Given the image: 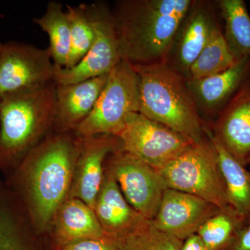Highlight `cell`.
<instances>
[{
    "instance_id": "11",
    "label": "cell",
    "mask_w": 250,
    "mask_h": 250,
    "mask_svg": "<svg viewBox=\"0 0 250 250\" xmlns=\"http://www.w3.org/2000/svg\"><path fill=\"white\" fill-rule=\"evenodd\" d=\"M77 138L78 154L69 197L80 199L93 209L103 184L106 159L122 149L121 142L113 135Z\"/></svg>"
},
{
    "instance_id": "2",
    "label": "cell",
    "mask_w": 250,
    "mask_h": 250,
    "mask_svg": "<svg viewBox=\"0 0 250 250\" xmlns=\"http://www.w3.org/2000/svg\"><path fill=\"white\" fill-rule=\"evenodd\" d=\"M194 0H121L111 10L122 57L131 65L166 63Z\"/></svg>"
},
{
    "instance_id": "21",
    "label": "cell",
    "mask_w": 250,
    "mask_h": 250,
    "mask_svg": "<svg viewBox=\"0 0 250 250\" xmlns=\"http://www.w3.org/2000/svg\"><path fill=\"white\" fill-rule=\"evenodd\" d=\"M34 23L47 33L49 39L48 49L54 65L66 67L71 45L70 23L66 11L58 1H49L45 14L34 18Z\"/></svg>"
},
{
    "instance_id": "10",
    "label": "cell",
    "mask_w": 250,
    "mask_h": 250,
    "mask_svg": "<svg viewBox=\"0 0 250 250\" xmlns=\"http://www.w3.org/2000/svg\"><path fill=\"white\" fill-rule=\"evenodd\" d=\"M54 71L48 49L6 42L0 54V97L54 82Z\"/></svg>"
},
{
    "instance_id": "6",
    "label": "cell",
    "mask_w": 250,
    "mask_h": 250,
    "mask_svg": "<svg viewBox=\"0 0 250 250\" xmlns=\"http://www.w3.org/2000/svg\"><path fill=\"white\" fill-rule=\"evenodd\" d=\"M139 112V81L132 65L122 59L108 74L107 82L89 116L74 131L77 137L118 136L131 113Z\"/></svg>"
},
{
    "instance_id": "17",
    "label": "cell",
    "mask_w": 250,
    "mask_h": 250,
    "mask_svg": "<svg viewBox=\"0 0 250 250\" xmlns=\"http://www.w3.org/2000/svg\"><path fill=\"white\" fill-rule=\"evenodd\" d=\"M250 76V56H247L225 71L199 80H187V84L201 115L214 117Z\"/></svg>"
},
{
    "instance_id": "24",
    "label": "cell",
    "mask_w": 250,
    "mask_h": 250,
    "mask_svg": "<svg viewBox=\"0 0 250 250\" xmlns=\"http://www.w3.org/2000/svg\"><path fill=\"white\" fill-rule=\"evenodd\" d=\"M246 226L244 220L228 205L207 220L196 234L208 250H225L238 231Z\"/></svg>"
},
{
    "instance_id": "5",
    "label": "cell",
    "mask_w": 250,
    "mask_h": 250,
    "mask_svg": "<svg viewBox=\"0 0 250 250\" xmlns=\"http://www.w3.org/2000/svg\"><path fill=\"white\" fill-rule=\"evenodd\" d=\"M157 172L166 188L200 197L220 208L229 205L215 149L208 138L192 145Z\"/></svg>"
},
{
    "instance_id": "23",
    "label": "cell",
    "mask_w": 250,
    "mask_h": 250,
    "mask_svg": "<svg viewBox=\"0 0 250 250\" xmlns=\"http://www.w3.org/2000/svg\"><path fill=\"white\" fill-rule=\"evenodd\" d=\"M238 60L230 50L220 24H217L205 48L190 67L187 80H199L220 73Z\"/></svg>"
},
{
    "instance_id": "13",
    "label": "cell",
    "mask_w": 250,
    "mask_h": 250,
    "mask_svg": "<svg viewBox=\"0 0 250 250\" xmlns=\"http://www.w3.org/2000/svg\"><path fill=\"white\" fill-rule=\"evenodd\" d=\"M218 24L210 1L194 0L177 31L166 63L187 79L190 67Z\"/></svg>"
},
{
    "instance_id": "25",
    "label": "cell",
    "mask_w": 250,
    "mask_h": 250,
    "mask_svg": "<svg viewBox=\"0 0 250 250\" xmlns=\"http://www.w3.org/2000/svg\"><path fill=\"white\" fill-rule=\"evenodd\" d=\"M66 14L68 18L71 36V45L68 62L65 69L77 65L89 52L95 39L94 28L88 4L77 6H67Z\"/></svg>"
},
{
    "instance_id": "3",
    "label": "cell",
    "mask_w": 250,
    "mask_h": 250,
    "mask_svg": "<svg viewBox=\"0 0 250 250\" xmlns=\"http://www.w3.org/2000/svg\"><path fill=\"white\" fill-rule=\"evenodd\" d=\"M56 88L47 84L0 97V172H11L53 130Z\"/></svg>"
},
{
    "instance_id": "9",
    "label": "cell",
    "mask_w": 250,
    "mask_h": 250,
    "mask_svg": "<svg viewBox=\"0 0 250 250\" xmlns=\"http://www.w3.org/2000/svg\"><path fill=\"white\" fill-rule=\"evenodd\" d=\"M105 167L129 205L147 220H154L166 189L157 170L122 149L108 156Z\"/></svg>"
},
{
    "instance_id": "28",
    "label": "cell",
    "mask_w": 250,
    "mask_h": 250,
    "mask_svg": "<svg viewBox=\"0 0 250 250\" xmlns=\"http://www.w3.org/2000/svg\"><path fill=\"white\" fill-rule=\"evenodd\" d=\"M225 250H250V225L239 230Z\"/></svg>"
},
{
    "instance_id": "8",
    "label": "cell",
    "mask_w": 250,
    "mask_h": 250,
    "mask_svg": "<svg viewBox=\"0 0 250 250\" xmlns=\"http://www.w3.org/2000/svg\"><path fill=\"white\" fill-rule=\"evenodd\" d=\"M95 31L93 45L84 58L70 69L55 67L54 81L57 85L70 84L108 75L122 57L116 23L104 3L88 4Z\"/></svg>"
},
{
    "instance_id": "31",
    "label": "cell",
    "mask_w": 250,
    "mask_h": 250,
    "mask_svg": "<svg viewBox=\"0 0 250 250\" xmlns=\"http://www.w3.org/2000/svg\"><path fill=\"white\" fill-rule=\"evenodd\" d=\"M248 165H250V157L249 158V159H248Z\"/></svg>"
},
{
    "instance_id": "7",
    "label": "cell",
    "mask_w": 250,
    "mask_h": 250,
    "mask_svg": "<svg viewBox=\"0 0 250 250\" xmlns=\"http://www.w3.org/2000/svg\"><path fill=\"white\" fill-rule=\"evenodd\" d=\"M117 137L121 141L123 151L156 170L195 144L168 126L149 119L139 112L127 117Z\"/></svg>"
},
{
    "instance_id": "29",
    "label": "cell",
    "mask_w": 250,
    "mask_h": 250,
    "mask_svg": "<svg viewBox=\"0 0 250 250\" xmlns=\"http://www.w3.org/2000/svg\"><path fill=\"white\" fill-rule=\"evenodd\" d=\"M182 250H208L196 233L184 241Z\"/></svg>"
},
{
    "instance_id": "20",
    "label": "cell",
    "mask_w": 250,
    "mask_h": 250,
    "mask_svg": "<svg viewBox=\"0 0 250 250\" xmlns=\"http://www.w3.org/2000/svg\"><path fill=\"white\" fill-rule=\"evenodd\" d=\"M205 132L215 149L229 205L241 215L246 225H249L250 170L225 149L207 124L205 126Z\"/></svg>"
},
{
    "instance_id": "18",
    "label": "cell",
    "mask_w": 250,
    "mask_h": 250,
    "mask_svg": "<svg viewBox=\"0 0 250 250\" xmlns=\"http://www.w3.org/2000/svg\"><path fill=\"white\" fill-rule=\"evenodd\" d=\"M49 233L54 246L106 236L93 208L74 197H68L59 207Z\"/></svg>"
},
{
    "instance_id": "27",
    "label": "cell",
    "mask_w": 250,
    "mask_h": 250,
    "mask_svg": "<svg viewBox=\"0 0 250 250\" xmlns=\"http://www.w3.org/2000/svg\"><path fill=\"white\" fill-rule=\"evenodd\" d=\"M54 250H123V243L107 236L54 246Z\"/></svg>"
},
{
    "instance_id": "14",
    "label": "cell",
    "mask_w": 250,
    "mask_h": 250,
    "mask_svg": "<svg viewBox=\"0 0 250 250\" xmlns=\"http://www.w3.org/2000/svg\"><path fill=\"white\" fill-rule=\"evenodd\" d=\"M210 129L231 155L243 165H248L250 157V76L220 111Z\"/></svg>"
},
{
    "instance_id": "30",
    "label": "cell",
    "mask_w": 250,
    "mask_h": 250,
    "mask_svg": "<svg viewBox=\"0 0 250 250\" xmlns=\"http://www.w3.org/2000/svg\"><path fill=\"white\" fill-rule=\"evenodd\" d=\"M3 45H4V43H2V42H1V41H0V54H1V50H2Z\"/></svg>"
},
{
    "instance_id": "15",
    "label": "cell",
    "mask_w": 250,
    "mask_h": 250,
    "mask_svg": "<svg viewBox=\"0 0 250 250\" xmlns=\"http://www.w3.org/2000/svg\"><path fill=\"white\" fill-rule=\"evenodd\" d=\"M93 210L105 236L118 241L123 242L149 221L126 201L106 167Z\"/></svg>"
},
{
    "instance_id": "22",
    "label": "cell",
    "mask_w": 250,
    "mask_h": 250,
    "mask_svg": "<svg viewBox=\"0 0 250 250\" xmlns=\"http://www.w3.org/2000/svg\"><path fill=\"white\" fill-rule=\"evenodd\" d=\"M227 43L237 59L250 56V16L243 0H220Z\"/></svg>"
},
{
    "instance_id": "19",
    "label": "cell",
    "mask_w": 250,
    "mask_h": 250,
    "mask_svg": "<svg viewBox=\"0 0 250 250\" xmlns=\"http://www.w3.org/2000/svg\"><path fill=\"white\" fill-rule=\"evenodd\" d=\"M39 236L9 187L0 179V250H41Z\"/></svg>"
},
{
    "instance_id": "4",
    "label": "cell",
    "mask_w": 250,
    "mask_h": 250,
    "mask_svg": "<svg viewBox=\"0 0 250 250\" xmlns=\"http://www.w3.org/2000/svg\"><path fill=\"white\" fill-rule=\"evenodd\" d=\"M132 66L139 81V113L195 144L207 140L206 122L189 90L187 78L167 63Z\"/></svg>"
},
{
    "instance_id": "1",
    "label": "cell",
    "mask_w": 250,
    "mask_h": 250,
    "mask_svg": "<svg viewBox=\"0 0 250 250\" xmlns=\"http://www.w3.org/2000/svg\"><path fill=\"white\" fill-rule=\"evenodd\" d=\"M77 154L74 133L52 131L6 176L5 183L39 234L49 232L70 195Z\"/></svg>"
},
{
    "instance_id": "26",
    "label": "cell",
    "mask_w": 250,
    "mask_h": 250,
    "mask_svg": "<svg viewBox=\"0 0 250 250\" xmlns=\"http://www.w3.org/2000/svg\"><path fill=\"white\" fill-rule=\"evenodd\" d=\"M122 243L123 250H182L184 241L159 231L149 220Z\"/></svg>"
},
{
    "instance_id": "16",
    "label": "cell",
    "mask_w": 250,
    "mask_h": 250,
    "mask_svg": "<svg viewBox=\"0 0 250 250\" xmlns=\"http://www.w3.org/2000/svg\"><path fill=\"white\" fill-rule=\"evenodd\" d=\"M108 76L103 75L70 84L56 83L55 115L52 131L73 133L93 111Z\"/></svg>"
},
{
    "instance_id": "12",
    "label": "cell",
    "mask_w": 250,
    "mask_h": 250,
    "mask_svg": "<svg viewBox=\"0 0 250 250\" xmlns=\"http://www.w3.org/2000/svg\"><path fill=\"white\" fill-rule=\"evenodd\" d=\"M220 208L195 195L166 188L155 218L151 221L159 231L185 241Z\"/></svg>"
}]
</instances>
